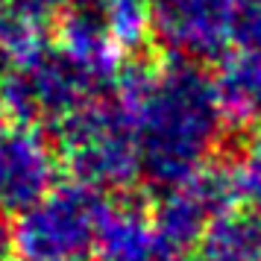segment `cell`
<instances>
[{"instance_id": "cell-1", "label": "cell", "mask_w": 261, "mask_h": 261, "mask_svg": "<svg viewBox=\"0 0 261 261\" xmlns=\"http://www.w3.org/2000/svg\"><path fill=\"white\" fill-rule=\"evenodd\" d=\"M112 97L126 115L141 179L159 191L205 170L229 126L214 76L185 59L123 68Z\"/></svg>"}, {"instance_id": "cell-2", "label": "cell", "mask_w": 261, "mask_h": 261, "mask_svg": "<svg viewBox=\"0 0 261 261\" xmlns=\"http://www.w3.org/2000/svg\"><path fill=\"white\" fill-rule=\"evenodd\" d=\"M115 85L103 83L83 62H76L53 41L50 33L44 41L9 56L0 80L3 112L33 126L44 123L59 129L65 120L83 112L88 103L106 97Z\"/></svg>"}, {"instance_id": "cell-3", "label": "cell", "mask_w": 261, "mask_h": 261, "mask_svg": "<svg viewBox=\"0 0 261 261\" xmlns=\"http://www.w3.org/2000/svg\"><path fill=\"white\" fill-rule=\"evenodd\" d=\"M112 197L76 179L53 188L15 217L9 244L18 261H91Z\"/></svg>"}, {"instance_id": "cell-4", "label": "cell", "mask_w": 261, "mask_h": 261, "mask_svg": "<svg viewBox=\"0 0 261 261\" xmlns=\"http://www.w3.org/2000/svg\"><path fill=\"white\" fill-rule=\"evenodd\" d=\"M59 159L76 182L103 191H126L141 182V162L129 123L109 91L59 126Z\"/></svg>"}, {"instance_id": "cell-5", "label": "cell", "mask_w": 261, "mask_h": 261, "mask_svg": "<svg viewBox=\"0 0 261 261\" xmlns=\"http://www.w3.org/2000/svg\"><path fill=\"white\" fill-rule=\"evenodd\" d=\"M153 36L170 59L194 65L223 59L235 47V27L244 0H147Z\"/></svg>"}, {"instance_id": "cell-6", "label": "cell", "mask_w": 261, "mask_h": 261, "mask_svg": "<svg viewBox=\"0 0 261 261\" xmlns=\"http://www.w3.org/2000/svg\"><path fill=\"white\" fill-rule=\"evenodd\" d=\"M62 159L41 126L0 109V212L18 214L59 182Z\"/></svg>"}, {"instance_id": "cell-7", "label": "cell", "mask_w": 261, "mask_h": 261, "mask_svg": "<svg viewBox=\"0 0 261 261\" xmlns=\"http://www.w3.org/2000/svg\"><path fill=\"white\" fill-rule=\"evenodd\" d=\"M232 205H235V197L229 191L226 173L205 167L200 173L159 191L150 214L159 232L167 238V244L176 252H182L194 244L200 247L212 223Z\"/></svg>"}, {"instance_id": "cell-8", "label": "cell", "mask_w": 261, "mask_h": 261, "mask_svg": "<svg viewBox=\"0 0 261 261\" xmlns=\"http://www.w3.org/2000/svg\"><path fill=\"white\" fill-rule=\"evenodd\" d=\"M97 261H179V252L159 232L150 208L138 202H109L97 235Z\"/></svg>"}, {"instance_id": "cell-9", "label": "cell", "mask_w": 261, "mask_h": 261, "mask_svg": "<svg viewBox=\"0 0 261 261\" xmlns=\"http://www.w3.org/2000/svg\"><path fill=\"white\" fill-rule=\"evenodd\" d=\"M214 88L226 123L261 126V50L232 47L220 59Z\"/></svg>"}, {"instance_id": "cell-10", "label": "cell", "mask_w": 261, "mask_h": 261, "mask_svg": "<svg viewBox=\"0 0 261 261\" xmlns=\"http://www.w3.org/2000/svg\"><path fill=\"white\" fill-rule=\"evenodd\" d=\"M200 261H261V212L229 208L200 241Z\"/></svg>"}, {"instance_id": "cell-11", "label": "cell", "mask_w": 261, "mask_h": 261, "mask_svg": "<svg viewBox=\"0 0 261 261\" xmlns=\"http://www.w3.org/2000/svg\"><path fill=\"white\" fill-rule=\"evenodd\" d=\"M73 0H0V50L6 59L53 33V24Z\"/></svg>"}, {"instance_id": "cell-12", "label": "cell", "mask_w": 261, "mask_h": 261, "mask_svg": "<svg viewBox=\"0 0 261 261\" xmlns=\"http://www.w3.org/2000/svg\"><path fill=\"white\" fill-rule=\"evenodd\" d=\"M76 3H88L94 9L106 36L123 56L141 50L144 41L153 36L147 0H76Z\"/></svg>"}, {"instance_id": "cell-13", "label": "cell", "mask_w": 261, "mask_h": 261, "mask_svg": "<svg viewBox=\"0 0 261 261\" xmlns=\"http://www.w3.org/2000/svg\"><path fill=\"white\" fill-rule=\"evenodd\" d=\"M223 173L235 202L261 212V126L244 138Z\"/></svg>"}, {"instance_id": "cell-14", "label": "cell", "mask_w": 261, "mask_h": 261, "mask_svg": "<svg viewBox=\"0 0 261 261\" xmlns=\"http://www.w3.org/2000/svg\"><path fill=\"white\" fill-rule=\"evenodd\" d=\"M235 47L261 50V0H244L235 27Z\"/></svg>"}, {"instance_id": "cell-15", "label": "cell", "mask_w": 261, "mask_h": 261, "mask_svg": "<svg viewBox=\"0 0 261 261\" xmlns=\"http://www.w3.org/2000/svg\"><path fill=\"white\" fill-rule=\"evenodd\" d=\"M0 261H6V258H0Z\"/></svg>"}]
</instances>
